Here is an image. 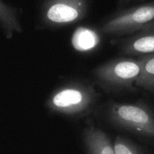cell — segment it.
Instances as JSON below:
<instances>
[{
  "label": "cell",
  "instance_id": "cell-1",
  "mask_svg": "<svg viewBox=\"0 0 154 154\" xmlns=\"http://www.w3.org/2000/svg\"><path fill=\"white\" fill-rule=\"evenodd\" d=\"M154 20V2L119 8L104 19L102 30L114 36L131 35Z\"/></svg>",
  "mask_w": 154,
  "mask_h": 154
},
{
  "label": "cell",
  "instance_id": "cell-2",
  "mask_svg": "<svg viewBox=\"0 0 154 154\" xmlns=\"http://www.w3.org/2000/svg\"><path fill=\"white\" fill-rule=\"evenodd\" d=\"M141 70L138 59L122 57L105 62L97 69L101 85L109 90H133Z\"/></svg>",
  "mask_w": 154,
  "mask_h": 154
},
{
  "label": "cell",
  "instance_id": "cell-3",
  "mask_svg": "<svg viewBox=\"0 0 154 154\" xmlns=\"http://www.w3.org/2000/svg\"><path fill=\"white\" fill-rule=\"evenodd\" d=\"M113 123L141 135L154 137V116L143 104L114 103L109 110Z\"/></svg>",
  "mask_w": 154,
  "mask_h": 154
},
{
  "label": "cell",
  "instance_id": "cell-4",
  "mask_svg": "<svg viewBox=\"0 0 154 154\" xmlns=\"http://www.w3.org/2000/svg\"><path fill=\"white\" fill-rule=\"evenodd\" d=\"M119 50L128 56H140L154 52V20L143 29L120 40Z\"/></svg>",
  "mask_w": 154,
  "mask_h": 154
},
{
  "label": "cell",
  "instance_id": "cell-5",
  "mask_svg": "<svg viewBox=\"0 0 154 154\" xmlns=\"http://www.w3.org/2000/svg\"><path fill=\"white\" fill-rule=\"evenodd\" d=\"M141 70L135 83L136 87L154 90V52L139 56Z\"/></svg>",
  "mask_w": 154,
  "mask_h": 154
},
{
  "label": "cell",
  "instance_id": "cell-6",
  "mask_svg": "<svg viewBox=\"0 0 154 154\" xmlns=\"http://www.w3.org/2000/svg\"><path fill=\"white\" fill-rule=\"evenodd\" d=\"M78 11L75 8L62 4L52 6L48 11V17L56 22H66L73 21L79 17Z\"/></svg>",
  "mask_w": 154,
  "mask_h": 154
},
{
  "label": "cell",
  "instance_id": "cell-7",
  "mask_svg": "<svg viewBox=\"0 0 154 154\" xmlns=\"http://www.w3.org/2000/svg\"><path fill=\"white\" fill-rule=\"evenodd\" d=\"M96 38L91 31L84 28H79L75 31L72 38L74 47L77 50H88L95 45Z\"/></svg>",
  "mask_w": 154,
  "mask_h": 154
},
{
  "label": "cell",
  "instance_id": "cell-8",
  "mask_svg": "<svg viewBox=\"0 0 154 154\" xmlns=\"http://www.w3.org/2000/svg\"><path fill=\"white\" fill-rule=\"evenodd\" d=\"M83 96L80 91L75 90H67L63 91L55 96L54 104L59 107L79 104L82 101Z\"/></svg>",
  "mask_w": 154,
  "mask_h": 154
},
{
  "label": "cell",
  "instance_id": "cell-9",
  "mask_svg": "<svg viewBox=\"0 0 154 154\" xmlns=\"http://www.w3.org/2000/svg\"><path fill=\"white\" fill-rule=\"evenodd\" d=\"M94 154H115L114 144L105 132L97 133L93 144Z\"/></svg>",
  "mask_w": 154,
  "mask_h": 154
},
{
  "label": "cell",
  "instance_id": "cell-10",
  "mask_svg": "<svg viewBox=\"0 0 154 154\" xmlns=\"http://www.w3.org/2000/svg\"><path fill=\"white\" fill-rule=\"evenodd\" d=\"M114 147L115 154H143L138 146L121 136L116 137Z\"/></svg>",
  "mask_w": 154,
  "mask_h": 154
},
{
  "label": "cell",
  "instance_id": "cell-11",
  "mask_svg": "<svg viewBox=\"0 0 154 154\" xmlns=\"http://www.w3.org/2000/svg\"><path fill=\"white\" fill-rule=\"evenodd\" d=\"M145 0H117L118 6L119 7V8H125L130 3L134 2H142Z\"/></svg>",
  "mask_w": 154,
  "mask_h": 154
}]
</instances>
